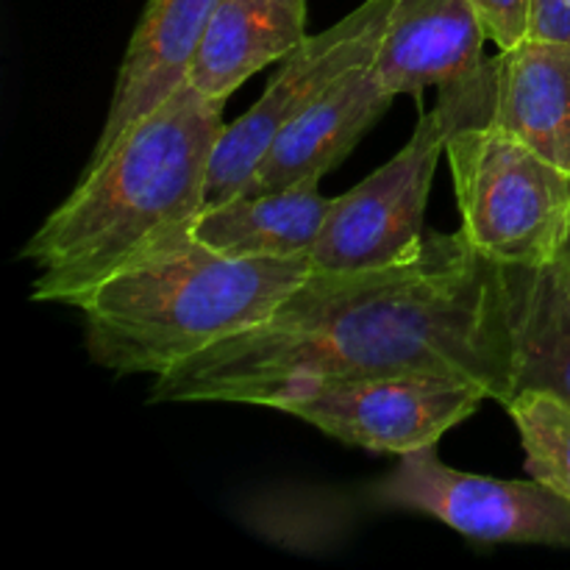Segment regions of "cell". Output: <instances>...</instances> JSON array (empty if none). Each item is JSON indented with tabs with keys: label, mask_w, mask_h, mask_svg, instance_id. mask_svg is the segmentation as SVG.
<instances>
[{
	"label": "cell",
	"mask_w": 570,
	"mask_h": 570,
	"mask_svg": "<svg viewBox=\"0 0 570 570\" xmlns=\"http://www.w3.org/2000/svg\"><path fill=\"white\" fill-rule=\"evenodd\" d=\"M167 228L83 298V348L120 376H161L256 326L312 276V259H243Z\"/></svg>",
	"instance_id": "3"
},
{
	"label": "cell",
	"mask_w": 570,
	"mask_h": 570,
	"mask_svg": "<svg viewBox=\"0 0 570 570\" xmlns=\"http://www.w3.org/2000/svg\"><path fill=\"white\" fill-rule=\"evenodd\" d=\"M223 106L187 83L81 173L20 254L37 267L33 301L78 309L159 234L195 220L226 131Z\"/></svg>",
	"instance_id": "2"
},
{
	"label": "cell",
	"mask_w": 570,
	"mask_h": 570,
	"mask_svg": "<svg viewBox=\"0 0 570 570\" xmlns=\"http://www.w3.org/2000/svg\"><path fill=\"white\" fill-rule=\"evenodd\" d=\"M393 100L395 95L379 83L373 61L356 67L273 139L243 193H273L323 178L382 120Z\"/></svg>",
	"instance_id": "10"
},
{
	"label": "cell",
	"mask_w": 570,
	"mask_h": 570,
	"mask_svg": "<svg viewBox=\"0 0 570 570\" xmlns=\"http://www.w3.org/2000/svg\"><path fill=\"white\" fill-rule=\"evenodd\" d=\"M488 401L471 384L426 373L334 379L289 395L276 406L317 432L379 454H410L438 445Z\"/></svg>",
	"instance_id": "8"
},
{
	"label": "cell",
	"mask_w": 570,
	"mask_h": 570,
	"mask_svg": "<svg viewBox=\"0 0 570 570\" xmlns=\"http://www.w3.org/2000/svg\"><path fill=\"white\" fill-rule=\"evenodd\" d=\"M507 412L521 434L529 476L570 501V404L527 390L507 404Z\"/></svg>",
	"instance_id": "16"
},
{
	"label": "cell",
	"mask_w": 570,
	"mask_h": 570,
	"mask_svg": "<svg viewBox=\"0 0 570 570\" xmlns=\"http://www.w3.org/2000/svg\"><path fill=\"white\" fill-rule=\"evenodd\" d=\"M395 0H365L284 59L282 72L243 117L226 126L206 178V206L234 198L254 178L273 139L317 98L379 53Z\"/></svg>",
	"instance_id": "6"
},
{
	"label": "cell",
	"mask_w": 570,
	"mask_h": 570,
	"mask_svg": "<svg viewBox=\"0 0 570 570\" xmlns=\"http://www.w3.org/2000/svg\"><path fill=\"white\" fill-rule=\"evenodd\" d=\"M557 265L562 267V271L570 276V212H568V223H566V232H562V239H560V248H557V256H554Z\"/></svg>",
	"instance_id": "19"
},
{
	"label": "cell",
	"mask_w": 570,
	"mask_h": 570,
	"mask_svg": "<svg viewBox=\"0 0 570 570\" xmlns=\"http://www.w3.org/2000/svg\"><path fill=\"white\" fill-rule=\"evenodd\" d=\"M468 243L501 265L554 262L570 212V173L493 122L460 126L445 142Z\"/></svg>",
	"instance_id": "5"
},
{
	"label": "cell",
	"mask_w": 570,
	"mask_h": 570,
	"mask_svg": "<svg viewBox=\"0 0 570 570\" xmlns=\"http://www.w3.org/2000/svg\"><path fill=\"white\" fill-rule=\"evenodd\" d=\"M438 445L399 456L373 488L393 510L421 512L462 538L482 543H523L570 549V501L540 482L479 476L440 462Z\"/></svg>",
	"instance_id": "7"
},
{
	"label": "cell",
	"mask_w": 570,
	"mask_h": 570,
	"mask_svg": "<svg viewBox=\"0 0 570 570\" xmlns=\"http://www.w3.org/2000/svg\"><path fill=\"white\" fill-rule=\"evenodd\" d=\"M426 373L515 399V323L507 265L462 232L432 234L401 265L317 273L271 317L156 376L150 401L276 410L334 379Z\"/></svg>",
	"instance_id": "1"
},
{
	"label": "cell",
	"mask_w": 570,
	"mask_h": 570,
	"mask_svg": "<svg viewBox=\"0 0 570 570\" xmlns=\"http://www.w3.org/2000/svg\"><path fill=\"white\" fill-rule=\"evenodd\" d=\"M499 50L532 39V0H468Z\"/></svg>",
	"instance_id": "17"
},
{
	"label": "cell",
	"mask_w": 570,
	"mask_h": 570,
	"mask_svg": "<svg viewBox=\"0 0 570 570\" xmlns=\"http://www.w3.org/2000/svg\"><path fill=\"white\" fill-rule=\"evenodd\" d=\"M217 0H148L128 39L109 100V115L89 154L87 167L98 165L128 128L137 126L170 95L187 87L189 65L204 39Z\"/></svg>",
	"instance_id": "9"
},
{
	"label": "cell",
	"mask_w": 570,
	"mask_h": 570,
	"mask_svg": "<svg viewBox=\"0 0 570 570\" xmlns=\"http://www.w3.org/2000/svg\"><path fill=\"white\" fill-rule=\"evenodd\" d=\"M532 37L570 42V0H532Z\"/></svg>",
	"instance_id": "18"
},
{
	"label": "cell",
	"mask_w": 570,
	"mask_h": 570,
	"mask_svg": "<svg viewBox=\"0 0 570 570\" xmlns=\"http://www.w3.org/2000/svg\"><path fill=\"white\" fill-rule=\"evenodd\" d=\"M306 0H217L187 83L226 104L248 78L306 42Z\"/></svg>",
	"instance_id": "12"
},
{
	"label": "cell",
	"mask_w": 570,
	"mask_h": 570,
	"mask_svg": "<svg viewBox=\"0 0 570 570\" xmlns=\"http://www.w3.org/2000/svg\"><path fill=\"white\" fill-rule=\"evenodd\" d=\"M515 323V395L551 393L570 404V276L557 262L507 265Z\"/></svg>",
	"instance_id": "15"
},
{
	"label": "cell",
	"mask_w": 570,
	"mask_h": 570,
	"mask_svg": "<svg viewBox=\"0 0 570 570\" xmlns=\"http://www.w3.org/2000/svg\"><path fill=\"white\" fill-rule=\"evenodd\" d=\"M490 122L570 173V42L532 37L501 50Z\"/></svg>",
	"instance_id": "14"
},
{
	"label": "cell",
	"mask_w": 570,
	"mask_h": 570,
	"mask_svg": "<svg viewBox=\"0 0 570 570\" xmlns=\"http://www.w3.org/2000/svg\"><path fill=\"white\" fill-rule=\"evenodd\" d=\"M438 89V106L421 115L410 142L334 198L309 256L317 273L376 271L421 254L429 189L445 142L460 126L490 122L493 115V59Z\"/></svg>",
	"instance_id": "4"
},
{
	"label": "cell",
	"mask_w": 570,
	"mask_h": 570,
	"mask_svg": "<svg viewBox=\"0 0 570 570\" xmlns=\"http://www.w3.org/2000/svg\"><path fill=\"white\" fill-rule=\"evenodd\" d=\"M484 42L468 0H395L373 72L395 98L421 95L482 67Z\"/></svg>",
	"instance_id": "11"
},
{
	"label": "cell",
	"mask_w": 570,
	"mask_h": 570,
	"mask_svg": "<svg viewBox=\"0 0 570 570\" xmlns=\"http://www.w3.org/2000/svg\"><path fill=\"white\" fill-rule=\"evenodd\" d=\"M334 198L321 195V178L273 193H243L204 206L193 220L195 239L243 259H309Z\"/></svg>",
	"instance_id": "13"
}]
</instances>
